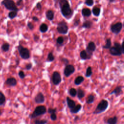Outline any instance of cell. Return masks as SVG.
Wrapping results in <instances>:
<instances>
[{
	"mask_svg": "<svg viewBox=\"0 0 124 124\" xmlns=\"http://www.w3.org/2000/svg\"><path fill=\"white\" fill-rule=\"evenodd\" d=\"M61 12L64 17L66 19L70 18L73 15V11L71 8L67 0H58V2Z\"/></svg>",
	"mask_w": 124,
	"mask_h": 124,
	"instance_id": "cell-1",
	"label": "cell"
},
{
	"mask_svg": "<svg viewBox=\"0 0 124 124\" xmlns=\"http://www.w3.org/2000/svg\"><path fill=\"white\" fill-rule=\"evenodd\" d=\"M109 53L113 56H121L124 53L123 42L120 44L118 42H114V46H111L109 49Z\"/></svg>",
	"mask_w": 124,
	"mask_h": 124,
	"instance_id": "cell-2",
	"label": "cell"
},
{
	"mask_svg": "<svg viewBox=\"0 0 124 124\" xmlns=\"http://www.w3.org/2000/svg\"><path fill=\"white\" fill-rule=\"evenodd\" d=\"M108 107V102L106 99L101 100L97 105L94 110L93 111V114H98L105 111Z\"/></svg>",
	"mask_w": 124,
	"mask_h": 124,
	"instance_id": "cell-3",
	"label": "cell"
},
{
	"mask_svg": "<svg viewBox=\"0 0 124 124\" xmlns=\"http://www.w3.org/2000/svg\"><path fill=\"white\" fill-rule=\"evenodd\" d=\"M46 113V108L45 106L40 105L37 106L33 112L30 114L29 118L31 119L36 118L40 116L43 115Z\"/></svg>",
	"mask_w": 124,
	"mask_h": 124,
	"instance_id": "cell-4",
	"label": "cell"
},
{
	"mask_svg": "<svg viewBox=\"0 0 124 124\" xmlns=\"http://www.w3.org/2000/svg\"><path fill=\"white\" fill-rule=\"evenodd\" d=\"M1 4L4 6V7L10 11H18L19 9L16 5V3L13 0H3L1 2Z\"/></svg>",
	"mask_w": 124,
	"mask_h": 124,
	"instance_id": "cell-5",
	"label": "cell"
},
{
	"mask_svg": "<svg viewBox=\"0 0 124 124\" xmlns=\"http://www.w3.org/2000/svg\"><path fill=\"white\" fill-rule=\"evenodd\" d=\"M17 49L20 57L24 60H27L30 58V52L28 48L23 47L19 44L17 46Z\"/></svg>",
	"mask_w": 124,
	"mask_h": 124,
	"instance_id": "cell-6",
	"label": "cell"
},
{
	"mask_svg": "<svg viewBox=\"0 0 124 124\" xmlns=\"http://www.w3.org/2000/svg\"><path fill=\"white\" fill-rule=\"evenodd\" d=\"M56 29L59 33L61 34H66L68 31V27L67 23L64 20L59 22L57 23Z\"/></svg>",
	"mask_w": 124,
	"mask_h": 124,
	"instance_id": "cell-7",
	"label": "cell"
},
{
	"mask_svg": "<svg viewBox=\"0 0 124 124\" xmlns=\"http://www.w3.org/2000/svg\"><path fill=\"white\" fill-rule=\"evenodd\" d=\"M123 24L121 22H118L115 24H113L110 26V30L111 31L115 34H118L123 28Z\"/></svg>",
	"mask_w": 124,
	"mask_h": 124,
	"instance_id": "cell-8",
	"label": "cell"
},
{
	"mask_svg": "<svg viewBox=\"0 0 124 124\" xmlns=\"http://www.w3.org/2000/svg\"><path fill=\"white\" fill-rule=\"evenodd\" d=\"M75 71V67L72 64H67L66 65L64 70L63 74L65 77L68 78L70 77L71 75H72Z\"/></svg>",
	"mask_w": 124,
	"mask_h": 124,
	"instance_id": "cell-9",
	"label": "cell"
},
{
	"mask_svg": "<svg viewBox=\"0 0 124 124\" xmlns=\"http://www.w3.org/2000/svg\"><path fill=\"white\" fill-rule=\"evenodd\" d=\"M52 81L54 85H58L62 81V78L60 73L57 71H54L52 75Z\"/></svg>",
	"mask_w": 124,
	"mask_h": 124,
	"instance_id": "cell-10",
	"label": "cell"
},
{
	"mask_svg": "<svg viewBox=\"0 0 124 124\" xmlns=\"http://www.w3.org/2000/svg\"><path fill=\"white\" fill-rule=\"evenodd\" d=\"M96 46L95 43L93 41H90L88 43L87 46H86V51L87 53L91 57L93 55V52L96 50Z\"/></svg>",
	"mask_w": 124,
	"mask_h": 124,
	"instance_id": "cell-11",
	"label": "cell"
},
{
	"mask_svg": "<svg viewBox=\"0 0 124 124\" xmlns=\"http://www.w3.org/2000/svg\"><path fill=\"white\" fill-rule=\"evenodd\" d=\"M34 100L37 104H43L45 101V98L42 93L39 92L34 97Z\"/></svg>",
	"mask_w": 124,
	"mask_h": 124,
	"instance_id": "cell-12",
	"label": "cell"
},
{
	"mask_svg": "<svg viewBox=\"0 0 124 124\" xmlns=\"http://www.w3.org/2000/svg\"><path fill=\"white\" fill-rule=\"evenodd\" d=\"M123 86H117L113 91H112L109 94H114L116 96H119L123 92Z\"/></svg>",
	"mask_w": 124,
	"mask_h": 124,
	"instance_id": "cell-13",
	"label": "cell"
},
{
	"mask_svg": "<svg viewBox=\"0 0 124 124\" xmlns=\"http://www.w3.org/2000/svg\"><path fill=\"white\" fill-rule=\"evenodd\" d=\"M79 56L82 60H87L91 59L92 57L90 56L86 52V50H82L80 52Z\"/></svg>",
	"mask_w": 124,
	"mask_h": 124,
	"instance_id": "cell-14",
	"label": "cell"
},
{
	"mask_svg": "<svg viewBox=\"0 0 124 124\" xmlns=\"http://www.w3.org/2000/svg\"><path fill=\"white\" fill-rule=\"evenodd\" d=\"M5 84L9 86H15L17 84V81L14 78H9L5 81Z\"/></svg>",
	"mask_w": 124,
	"mask_h": 124,
	"instance_id": "cell-15",
	"label": "cell"
},
{
	"mask_svg": "<svg viewBox=\"0 0 124 124\" xmlns=\"http://www.w3.org/2000/svg\"><path fill=\"white\" fill-rule=\"evenodd\" d=\"M66 100L67 106L69 109H71V108H73L76 105L75 101L74 100H72V99H71L68 96L66 97Z\"/></svg>",
	"mask_w": 124,
	"mask_h": 124,
	"instance_id": "cell-16",
	"label": "cell"
},
{
	"mask_svg": "<svg viewBox=\"0 0 124 124\" xmlns=\"http://www.w3.org/2000/svg\"><path fill=\"white\" fill-rule=\"evenodd\" d=\"M46 17L49 21H52L54 18V13L52 10H48L46 12Z\"/></svg>",
	"mask_w": 124,
	"mask_h": 124,
	"instance_id": "cell-17",
	"label": "cell"
},
{
	"mask_svg": "<svg viewBox=\"0 0 124 124\" xmlns=\"http://www.w3.org/2000/svg\"><path fill=\"white\" fill-rule=\"evenodd\" d=\"M92 14L91 10L88 8H84L81 10V15L84 17H89Z\"/></svg>",
	"mask_w": 124,
	"mask_h": 124,
	"instance_id": "cell-18",
	"label": "cell"
},
{
	"mask_svg": "<svg viewBox=\"0 0 124 124\" xmlns=\"http://www.w3.org/2000/svg\"><path fill=\"white\" fill-rule=\"evenodd\" d=\"M77 95L78 99L80 100L81 99L83 98L85 96V93L82 89L80 88H78L77 90Z\"/></svg>",
	"mask_w": 124,
	"mask_h": 124,
	"instance_id": "cell-19",
	"label": "cell"
},
{
	"mask_svg": "<svg viewBox=\"0 0 124 124\" xmlns=\"http://www.w3.org/2000/svg\"><path fill=\"white\" fill-rule=\"evenodd\" d=\"M93 25V22L92 21L90 20H86L83 22L81 27L85 29H90Z\"/></svg>",
	"mask_w": 124,
	"mask_h": 124,
	"instance_id": "cell-20",
	"label": "cell"
},
{
	"mask_svg": "<svg viewBox=\"0 0 124 124\" xmlns=\"http://www.w3.org/2000/svg\"><path fill=\"white\" fill-rule=\"evenodd\" d=\"M82 106L80 104H78L76 105L73 108L70 109V112L72 114H76L78 113L81 109Z\"/></svg>",
	"mask_w": 124,
	"mask_h": 124,
	"instance_id": "cell-21",
	"label": "cell"
},
{
	"mask_svg": "<svg viewBox=\"0 0 124 124\" xmlns=\"http://www.w3.org/2000/svg\"><path fill=\"white\" fill-rule=\"evenodd\" d=\"M118 122V117L117 116H114L112 117L108 118L106 121L107 124H117Z\"/></svg>",
	"mask_w": 124,
	"mask_h": 124,
	"instance_id": "cell-22",
	"label": "cell"
},
{
	"mask_svg": "<svg viewBox=\"0 0 124 124\" xmlns=\"http://www.w3.org/2000/svg\"><path fill=\"white\" fill-rule=\"evenodd\" d=\"M84 80V78L83 77L81 76H78L74 80V84L76 85H80Z\"/></svg>",
	"mask_w": 124,
	"mask_h": 124,
	"instance_id": "cell-23",
	"label": "cell"
},
{
	"mask_svg": "<svg viewBox=\"0 0 124 124\" xmlns=\"http://www.w3.org/2000/svg\"><path fill=\"white\" fill-rule=\"evenodd\" d=\"M93 14L95 16H99L101 13V9L97 6H94L92 11Z\"/></svg>",
	"mask_w": 124,
	"mask_h": 124,
	"instance_id": "cell-24",
	"label": "cell"
},
{
	"mask_svg": "<svg viewBox=\"0 0 124 124\" xmlns=\"http://www.w3.org/2000/svg\"><path fill=\"white\" fill-rule=\"evenodd\" d=\"M48 29V27L47 24L46 23H42L39 27V31L42 33H45L46 32Z\"/></svg>",
	"mask_w": 124,
	"mask_h": 124,
	"instance_id": "cell-25",
	"label": "cell"
},
{
	"mask_svg": "<svg viewBox=\"0 0 124 124\" xmlns=\"http://www.w3.org/2000/svg\"><path fill=\"white\" fill-rule=\"evenodd\" d=\"M94 95L92 94H90L88 96L86 99V103L88 104H91L94 102Z\"/></svg>",
	"mask_w": 124,
	"mask_h": 124,
	"instance_id": "cell-26",
	"label": "cell"
},
{
	"mask_svg": "<svg viewBox=\"0 0 124 124\" xmlns=\"http://www.w3.org/2000/svg\"><path fill=\"white\" fill-rule=\"evenodd\" d=\"M111 46V39L110 38H108L106 41V44L105 45H103L102 46V47L104 49H109V48Z\"/></svg>",
	"mask_w": 124,
	"mask_h": 124,
	"instance_id": "cell-27",
	"label": "cell"
},
{
	"mask_svg": "<svg viewBox=\"0 0 124 124\" xmlns=\"http://www.w3.org/2000/svg\"><path fill=\"white\" fill-rule=\"evenodd\" d=\"M54 60H55V57L54 56L52 52H49L47 55L46 61L47 62H52L54 61Z\"/></svg>",
	"mask_w": 124,
	"mask_h": 124,
	"instance_id": "cell-28",
	"label": "cell"
},
{
	"mask_svg": "<svg viewBox=\"0 0 124 124\" xmlns=\"http://www.w3.org/2000/svg\"><path fill=\"white\" fill-rule=\"evenodd\" d=\"M93 74V71H92V68L91 66H88L86 71V73H85V77L87 78H89Z\"/></svg>",
	"mask_w": 124,
	"mask_h": 124,
	"instance_id": "cell-29",
	"label": "cell"
},
{
	"mask_svg": "<svg viewBox=\"0 0 124 124\" xmlns=\"http://www.w3.org/2000/svg\"><path fill=\"white\" fill-rule=\"evenodd\" d=\"M17 15V11H11L8 13V17L11 19H13L15 18Z\"/></svg>",
	"mask_w": 124,
	"mask_h": 124,
	"instance_id": "cell-30",
	"label": "cell"
},
{
	"mask_svg": "<svg viewBox=\"0 0 124 124\" xmlns=\"http://www.w3.org/2000/svg\"><path fill=\"white\" fill-rule=\"evenodd\" d=\"M48 122L46 119H36L34 121V124H46Z\"/></svg>",
	"mask_w": 124,
	"mask_h": 124,
	"instance_id": "cell-31",
	"label": "cell"
},
{
	"mask_svg": "<svg viewBox=\"0 0 124 124\" xmlns=\"http://www.w3.org/2000/svg\"><path fill=\"white\" fill-rule=\"evenodd\" d=\"M9 48H10V45L9 44L7 43H4L1 46V49L4 51V52H7L9 50Z\"/></svg>",
	"mask_w": 124,
	"mask_h": 124,
	"instance_id": "cell-32",
	"label": "cell"
},
{
	"mask_svg": "<svg viewBox=\"0 0 124 124\" xmlns=\"http://www.w3.org/2000/svg\"><path fill=\"white\" fill-rule=\"evenodd\" d=\"M68 93L72 97H75L77 95V90L74 88H72L69 90Z\"/></svg>",
	"mask_w": 124,
	"mask_h": 124,
	"instance_id": "cell-33",
	"label": "cell"
},
{
	"mask_svg": "<svg viewBox=\"0 0 124 124\" xmlns=\"http://www.w3.org/2000/svg\"><path fill=\"white\" fill-rule=\"evenodd\" d=\"M64 43V38L62 36H59L56 39V43L59 46H62Z\"/></svg>",
	"mask_w": 124,
	"mask_h": 124,
	"instance_id": "cell-34",
	"label": "cell"
},
{
	"mask_svg": "<svg viewBox=\"0 0 124 124\" xmlns=\"http://www.w3.org/2000/svg\"><path fill=\"white\" fill-rule=\"evenodd\" d=\"M6 101V97L4 94L0 92V106L3 105Z\"/></svg>",
	"mask_w": 124,
	"mask_h": 124,
	"instance_id": "cell-35",
	"label": "cell"
},
{
	"mask_svg": "<svg viewBox=\"0 0 124 124\" xmlns=\"http://www.w3.org/2000/svg\"><path fill=\"white\" fill-rule=\"evenodd\" d=\"M84 3L88 6H92L94 4L93 0H85Z\"/></svg>",
	"mask_w": 124,
	"mask_h": 124,
	"instance_id": "cell-36",
	"label": "cell"
},
{
	"mask_svg": "<svg viewBox=\"0 0 124 124\" xmlns=\"http://www.w3.org/2000/svg\"><path fill=\"white\" fill-rule=\"evenodd\" d=\"M57 111V108H49L47 109V112L49 114H51L53 113H56Z\"/></svg>",
	"mask_w": 124,
	"mask_h": 124,
	"instance_id": "cell-37",
	"label": "cell"
},
{
	"mask_svg": "<svg viewBox=\"0 0 124 124\" xmlns=\"http://www.w3.org/2000/svg\"><path fill=\"white\" fill-rule=\"evenodd\" d=\"M18 76L19 77V78H21V79H24L26 76L24 72L22 71V70H20L18 72Z\"/></svg>",
	"mask_w": 124,
	"mask_h": 124,
	"instance_id": "cell-38",
	"label": "cell"
},
{
	"mask_svg": "<svg viewBox=\"0 0 124 124\" xmlns=\"http://www.w3.org/2000/svg\"><path fill=\"white\" fill-rule=\"evenodd\" d=\"M50 118L52 121L56 120L57 119V115L56 114V113H53L50 114Z\"/></svg>",
	"mask_w": 124,
	"mask_h": 124,
	"instance_id": "cell-39",
	"label": "cell"
},
{
	"mask_svg": "<svg viewBox=\"0 0 124 124\" xmlns=\"http://www.w3.org/2000/svg\"><path fill=\"white\" fill-rule=\"evenodd\" d=\"M27 27L30 30H33L34 28V26L32 23L31 22H28L27 23Z\"/></svg>",
	"mask_w": 124,
	"mask_h": 124,
	"instance_id": "cell-40",
	"label": "cell"
},
{
	"mask_svg": "<svg viewBox=\"0 0 124 124\" xmlns=\"http://www.w3.org/2000/svg\"><path fill=\"white\" fill-rule=\"evenodd\" d=\"M61 61L63 63V64L64 65H67L69 64V61L68 60V59H67V58H62L61 59Z\"/></svg>",
	"mask_w": 124,
	"mask_h": 124,
	"instance_id": "cell-41",
	"label": "cell"
},
{
	"mask_svg": "<svg viewBox=\"0 0 124 124\" xmlns=\"http://www.w3.org/2000/svg\"><path fill=\"white\" fill-rule=\"evenodd\" d=\"M80 19H75L74 23H73V26L74 27H76L77 26H78L80 23Z\"/></svg>",
	"mask_w": 124,
	"mask_h": 124,
	"instance_id": "cell-42",
	"label": "cell"
},
{
	"mask_svg": "<svg viewBox=\"0 0 124 124\" xmlns=\"http://www.w3.org/2000/svg\"><path fill=\"white\" fill-rule=\"evenodd\" d=\"M32 67V64L31 63H28L25 65V69L27 70H31Z\"/></svg>",
	"mask_w": 124,
	"mask_h": 124,
	"instance_id": "cell-43",
	"label": "cell"
},
{
	"mask_svg": "<svg viewBox=\"0 0 124 124\" xmlns=\"http://www.w3.org/2000/svg\"><path fill=\"white\" fill-rule=\"evenodd\" d=\"M36 8H37V9L39 11H40L42 10V4H41V2H38L37 3L36 5Z\"/></svg>",
	"mask_w": 124,
	"mask_h": 124,
	"instance_id": "cell-44",
	"label": "cell"
},
{
	"mask_svg": "<svg viewBox=\"0 0 124 124\" xmlns=\"http://www.w3.org/2000/svg\"><path fill=\"white\" fill-rule=\"evenodd\" d=\"M39 39V36H38V35L37 34H33V40L35 42H37Z\"/></svg>",
	"mask_w": 124,
	"mask_h": 124,
	"instance_id": "cell-45",
	"label": "cell"
},
{
	"mask_svg": "<svg viewBox=\"0 0 124 124\" xmlns=\"http://www.w3.org/2000/svg\"><path fill=\"white\" fill-rule=\"evenodd\" d=\"M22 3H23V0H18L16 4V6H20Z\"/></svg>",
	"mask_w": 124,
	"mask_h": 124,
	"instance_id": "cell-46",
	"label": "cell"
},
{
	"mask_svg": "<svg viewBox=\"0 0 124 124\" xmlns=\"http://www.w3.org/2000/svg\"><path fill=\"white\" fill-rule=\"evenodd\" d=\"M32 20H33L34 21H35V22H37V21H38L39 20V19L38 18V17H37L36 16H33V17H32Z\"/></svg>",
	"mask_w": 124,
	"mask_h": 124,
	"instance_id": "cell-47",
	"label": "cell"
},
{
	"mask_svg": "<svg viewBox=\"0 0 124 124\" xmlns=\"http://www.w3.org/2000/svg\"><path fill=\"white\" fill-rule=\"evenodd\" d=\"M78 119H79V116H75V117L74 118V121L76 122Z\"/></svg>",
	"mask_w": 124,
	"mask_h": 124,
	"instance_id": "cell-48",
	"label": "cell"
},
{
	"mask_svg": "<svg viewBox=\"0 0 124 124\" xmlns=\"http://www.w3.org/2000/svg\"><path fill=\"white\" fill-rule=\"evenodd\" d=\"M109 0V3H113L116 1V0Z\"/></svg>",
	"mask_w": 124,
	"mask_h": 124,
	"instance_id": "cell-49",
	"label": "cell"
},
{
	"mask_svg": "<svg viewBox=\"0 0 124 124\" xmlns=\"http://www.w3.org/2000/svg\"><path fill=\"white\" fill-rule=\"evenodd\" d=\"M1 68H2V64H1V62H0V71L1 69Z\"/></svg>",
	"mask_w": 124,
	"mask_h": 124,
	"instance_id": "cell-50",
	"label": "cell"
},
{
	"mask_svg": "<svg viewBox=\"0 0 124 124\" xmlns=\"http://www.w3.org/2000/svg\"><path fill=\"white\" fill-rule=\"evenodd\" d=\"M121 1H124V0H120Z\"/></svg>",
	"mask_w": 124,
	"mask_h": 124,
	"instance_id": "cell-51",
	"label": "cell"
}]
</instances>
